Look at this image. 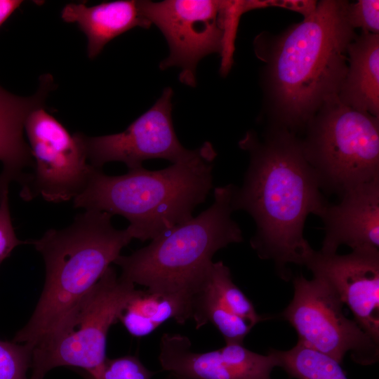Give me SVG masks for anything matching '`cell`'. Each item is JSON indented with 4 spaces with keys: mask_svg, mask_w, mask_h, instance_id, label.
Listing matches in <instances>:
<instances>
[{
    "mask_svg": "<svg viewBox=\"0 0 379 379\" xmlns=\"http://www.w3.org/2000/svg\"><path fill=\"white\" fill-rule=\"evenodd\" d=\"M235 185L214 189L213 203L196 217L153 239L146 246L114 262L120 276L166 295L190 296L221 248L244 239L232 218Z\"/></svg>",
    "mask_w": 379,
    "mask_h": 379,
    "instance_id": "5",
    "label": "cell"
},
{
    "mask_svg": "<svg viewBox=\"0 0 379 379\" xmlns=\"http://www.w3.org/2000/svg\"><path fill=\"white\" fill-rule=\"evenodd\" d=\"M62 19L76 23L87 39V55L93 59L113 39L128 30L140 27L148 29L152 24L139 6V1L116 0L94 6L67 4L61 11Z\"/></svg>",
    "mask_w": 379,
    "mask_h": 379,
    "instance_id": "16",
    "label": "cell"
},
{
    "mask_svg": "<svg viewBox=\"0 0 379 379\" xmlns=\"http://www.w3.org/2000/svg\"><path fill=\"white\" fill-rule=\"evenodd\" d=\"M196 289L219 309L253 326L265 319L257 313L252 302L234 283L230 268L222 261L210 265Z\"/></svg>",
    "mask_w": 379,
    "mask_h": 379,
    "instance_id": "19",
    "label": "cell"
},
{
    "mask_svg": "<svg viewBox=\"0 0 379 379\" xmlns=\"http://www.w3.org/2000/svg\"><path fill=\"white\" fill-rule=\"evenodd\" d=\"M28 244V241H21L17 237L11 221L8 188L0 192V265L8 258L18 246Z\"/></svg>",
    "mask_w": 379,
    "mask_h": 379,
    "instance_id": "24",
    "label": "cell"
},
{
    "mask_svg": "<svg viewBox=\"0 0 379 379\" xmlns=\"http://www.w3.org/2000/svg\"><path fill=\"white\" fill-rule=\"evenodd\" d=\"M110 214L85 210L67 227L28 241L43 257L44 286L28 322L13 342L32 347L100 279L133 239L116 229Z\"/></svg>",
    "mask_w": 379,
    "mask_h": 379,
    "instance_id": "4",
    "label": "cell"
},
{
    "mask_svg": "<svg viewBox=\"0 0 379 379\" xmlns=\"http://www.w3.org/2000/svg\"><path fill=\"white\" fill-rule=\"evenodd\" d=\"M307 128L302 148L322 192L340 197L379 178V117L347 106L337 95Z\"/></svg>",
    "mask_w": 379,
    "mask_h": 379,
    "instance_id": "7",
    "label": "cell"
},
{
    "mask_svg": "<svg viewBox=\"0 0 379 379\" xmlns=\"http://www.w3.org/2000/svg\"><path fill=\"white\" fill-rule=\"evenodd\" d=\"M139 6L144 17L159 29L169 48V55L159 68L180 67V81L196 87L199 62L222 51V1L143 0L139 1Z\"/></svg>",
    "mask_w": 379,
    "mask_h": 379,
    "instance_id": "10",
    "label": "cell"
},
{
    "mask_svg": "<svg viewBox=\"0 0 379 379\" xmlns=\"http://www.w3.org/2000/svg\"><path fill=\"white\" fill-rule=\"evenodd\" d=\"M305 266L331 286L354 320L379 343V250L356 249L345 255L313 250Z\"/></svg>",
    "mask_w": 379,
    "mask_h": 379,
    "instance_id": "12",
    "label": "cell"
},
{
    "mask_svg": "<svg viewBox=\"0 0 379 379\" xmlns=\"http://www.w3.org/2000/svg\"><path fill=\"white\" fill-rule=\"evenodd\" d=\"M171 379H182V378H175V377H172V376H171Z\"/></svg>",
    "mask_w": 379,
    "mask_h": 379,
    "instance_id": "26",
    "label": "cell"
},
{
    "mask_svg": "<svg viewBox=\"0 0 379 379\" xmlns=\"http://www.w3.org/2000/svg\"><path fill=\"white\" fill-rule=\"evenodd\" d=\"M85 379H151L155 372L148 369L140 360L131 355L107 358L98 368L80 371Z\"/></svg>",
    "mask_w": 379,
    "mask_h": 379,
    "instance_id": "21",
    "label": "cell"
},
{
    "mask_svg": "<svg viewBox=\"0 0 379 379\" xmlns=\"http://www.w3.org/2000/svg\"><path fill=\"white\" fill-rule=\"evenodd\" d=\"M32 350L25 344L0 340V379H29Z\"/></svg>",
    "mask_w": 379,
    "mask_h": 379,
    "instance_id": "22",
    "label": "cell"
},
{
    "mask_svg": "<svg viewBox=\"0 0 379 379\" xmlns=\"http://www.w3.org/2000/svg\"><path fill=\"white\" fill-rule=\"evenodd\" d=\"M239 146L250 161L242 185L234 187V209L253 218L251 248L288 280V265H304L313 251L303 236L307 217L319 216L328 202L295 133L275 127L261 140L248 131Z\"/></svg>",
    "mask_w": 379,
    "mask_h": 379,
    "instance_id": "1",
    "label": "cell"
},
{
    "mask_svg": "<svg viewBox=\"0 0 379 379\" xmlns=\"http://www.w3.org/2000/svg\"><path fill=\"white\" fill-rule=\"evenodd\" d=\"M53 87L51 74L41 76L37 91L29 97L15 95L0 86V191L12 181L22 185L27 175L24 170L33 168L32 152L24 138L25 121L32 111L44 107Z\"/></svg>",
    "mask_w": 379,
    "mask_h": 379,
    "instance_id": "15",
    "label": "cell"
},
{
    "mask_svg": "<svg viewBox=\"0 0 379 379\" xmlns=\"http://www.w3.org/2000/svg\"><path fill=\"white\" fill-rule=\"evenodd\" d=\"M159 361L170 376L182 379H271L272 370L279 366L272 349L264 355L243 343H231L197 352L187 336L167 333L161 338Z\"/></svg>",
    "mask_w": 379,
    "mask_h": 379,
    "instance_id": "13",
    "label": "cell"
},
{
    "mask_svg": "<svg viewBox=\"0 0 379 379\" xmlns=\"http://www.w3.org/2000/svg\"><path fill=\"white\" fill-rule=\"evenodd\" d=\"M183 324L191 319L188 299L137 289L122 310L119 321L133 336L142 338L168 320Z\"/></svg>",
    "mask_w": 379,
    "mask_h": 379,
    "instance_id": "18",
    "label": "cell"
},
{
    "mask_svg": "<svg viewBox=\"0 0 379 379\" xmlns=\"http://www.w3.org/2000/svg\"><path fill=\"white\" fill-rule=\"evenodd\" d=\"M337 204H328L319 216L325 236L320 251L337 253L340 245L352 250L379 248V178L346 191Z\"/></svg>",
    "mask_w": 379,
    "mask_h": 379,
    "instance_id": "14",
    "label": "cell"
},
{
    "mask_svg": "<svg viewBox=\"0 0 379 379\" xmlns=\"http://www.w3.org/2000/svg\"><path fill=\"white\" fill-rule=\"evenodd\" d=\"M345 1L323 0L303 21L278 37L267 78L278 126L294 133L307 128L321 106L338 95L355 38Z\"/></svg>",
    "mask_w": 379,
    "mask_h": 379,
    "instance_id": "2",
    "label": "cell"
},
{
    "mask_svg": "<svg viewBox=\"0 0 379 379\" xmlns=\"http://www.w3.org/2000/svg\"><path fill=\"white\" fill-rule=\"evenodd\" d=\"M293 288V299L281 316L295 330L298 343L340 364L347 353L361 365L378 361L379 343L345 317L343 303L327 281L300 275L294 279Z\"/></svg>",
    "mask_w": 379,
    "mask_h": 379,
    "instance_id": "8",
    "label": "cell"
},
{
    "mask_svg": "<svg viewBox=\"0 0 379 379\" xmlns=\"http://www.w3.org/2000/svg\"><path fill=\"white\" fill-rule=\"evenodd\" d=\"M347 62L340 101L379 117V35L362 32L355 36L347 46Z\"/></svg>",
    "mask_w": 379,
    "mask_h": 379,
    "instance_id": "17",
    "label": "cell"
},
{
    "mask_svg": "<svg viewBox=\"0 0 379 379\" xmlns=\"http://www.w3.org/2000/svg\"><path fill=\"white\" fill-rule=\"evenodd\" d=\"M216 156L213 145L205 142L189 159L161 170L142 166L108 175L94 168L74 207L120 215L128 220L133 239L152 240L191 219L194 209L206 201Z\"/></svg>",
    "mask_w": 379,
    "mask_h": 379,
    "instance_id": "3",
    "label": "cell"
},
{
    "mask_svg": "<svg viewBox=\"0 0 379 379\" xmlns=\"http://www.w3.org/2000/svg\"><path fill=\"white\" fill-rule=\"evenodd\" d=\"M22 3L21 0H0V27Z\"/></svg>",
    "mask_w": 379,
    "mask_h": 379,
    "instance_id": "25",
    "label": "cell"
},
{
    "mask_svg": "<svg viewBox=\"0 0 379 379\" xmlns=\"http://www.w3.org/2000/svg\"><path fill=\"white\" fill-rule=\"evenodd\" d=\"M347 16L353 29L360 27L363 32L378 34V0H360L355 4H348Z\"/></svg>",
    "mask_w": 379,
    "mask_h": 379,
    "instance_id": "23",
    "label": "cell"
},
{
    "mask_svg": "<svg viewBox=\"0 0 379 379\" xmlns=\"http://www.w3.org/2000/svg\"><path fill=\"white\" fill-rule=\"evenodd\" d=\"M279 367L296 379H348L340 364L300 343L286 351L272 349Z\"/></svg>",
    "mask_w": 379,
    "mask_h": 379,
    "instance_id": "20",
    "label": "cell"
},
{
    "mask_svg": "<svg viewBox=\"0 0 379 379\" xmlns=\"http://www.w3.org/2000/svg\"><path fill=\"white\" fill-rule=\"evenodd\" d=\"M25 132L34 166L22 185L21 197L31 201L41 197L52 203L74 200L95 168L88 163L78 133L71 134L44 107L29 114Z\"/></svg>",
    "mask_w": 379,
    "mask_h": 379,
    "instance_id": "9",
    "label": "cell"
},
{
    "mask_svg": "<svg viewBox=\"0 0 379 379\" xmlns=\"http://www.w3.org/2000/svg\"><path fill=\"white\" fill-rule=\"evenodd\" d=\"M173 95V89L165 88L154 105L121 133L96 137L77 133L88 163L102 169L108 162L120 161L133 169L152 159L175 164L191 157L195 149L184 147L174 129Z\"/></svg>",
    "mask_w": 379,
    "mask_h": 379,
    "instance_id": "11",
    "label": "cell"
},
{
    "mask_svg": "<svg viewBox=\"0 0 379 379\" xmlns=\"http://www.w3.org/2000/svg\"><path fill=\"white\" fill-rule=\"evenodd\" d=\"M135 285L109 267L97 283L32 347L29 379L60 366L90 371L105 359L107 337Z\"/></svg>",
    "mask_w": 379,
    "mask_h": 379,
    "instance_id": "6",
    "label": "cell"
}]
</instances>
